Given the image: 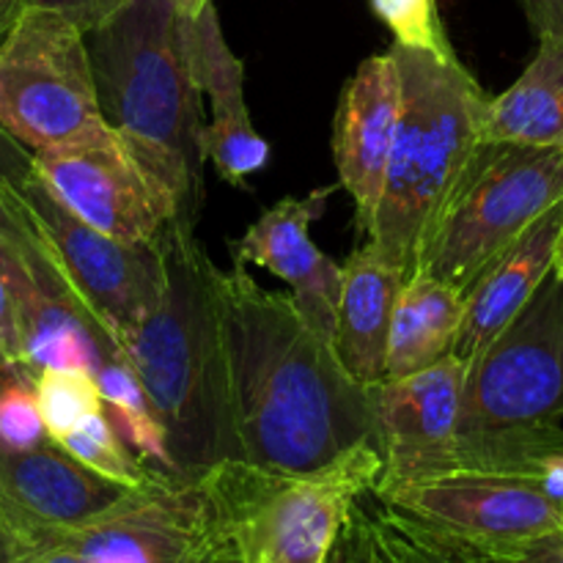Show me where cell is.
I'll return each mask as SVG.
<instances>
[{
    "label": "cell",
    "instance_id": "obj_1",
    "mask_svg": "<svg viewBox=\"0 0 563 563\" xmlns=\"http://www.w3.org/2000/svg\"><path fill=\"white\" fill-rule=\"evenodd\" d=\"M214 286L236 460L306 476L355 445H379L372 388L352 377L295 297L258 286L236 258L214 273Z\"/></svg>",
    "mask_w": 563,
    "mask_h": 563
},
{
    "label": "cell",
    "instance_id": "obj_2",
    "mask_svg": "<svg viewBox=\"0 0 563 563\" xmlns=\"http://www.w3.org/2000/svg\"><path fill=\"white\" fill-rule=\"evenodd\" d=\"M192 16L176 0H130L86 33L102 119L196 223L203 198V91Z\"/></svg>",
    "mask_w": 563,
    "mask_h": 563
},
{
    "label": "cell",
    "instance_id": "obj_3",
    "mask_svg": "<svg viewBox=\"0 0 563 563\" xmlns=\"http://www.w3.org/2000/svg\"><path fill=\"white\" fill-rule=\"evenodd\" d=\"M159 242L165 253L163 297L126 335L124 361L168 432L176 467L201 473L236 460L225 399L218 267L198 242L196 223L176 220Z\"/></svg>",
    "mask_w": 563,
    "mask_h": 563
},
{
    "label": "cell",
    "instance_id": "obj_4",
    "mask_svg": "<svg viewBox=\"0 0 563 563\" xmlns=\"http://www.w3.org/2000/svg\"><path fill=\"white\" fill-rule=\"evenodd\" d=\"M401 108L366 242L410 280L484 143L489 97L460 58L394 44Z\"/></svg>",
    "mask_w": 563,
    "mask_h": 563
},
{
    "label": "cell",
    "instance_id": "obj_5",
    "mask_svg": "<svg viewBox=\"0 0 563 563\" xmlns=\"http://www.w3.org/2000/svg\"><path fill=\"white\" fill-rule=\"evenodd\" d=\"M563 280L550 275L467 366L454 467L520 473L563 443Z\"/></svg>",
    "mask_w": 563,
    "mask_h": 563
},
{
    "label": "cell",
    "instance_id": "obj_6",
    "mask_svg": "<svg viewBox=\"0 0 563 563\" xmlns=\"http://www.w3.org/2000/svg\"><path fill=\"white\" fill-rule=\"evenodd\" d=\"M379 445L361 443L317 473H280L245 460L203 471L242 563H328L350 504L383 478Z\"/></svg>",
    "mask_w": 563,
    "mask_h": 563
},
{
    "label": "cell",
    "instance_id": "obj_7",
    "mask_svg": "<svg viewBox=\"0 0 563 563\" xmlns=\"http://www.w3.org/2000/svg\"><path fill=\"white\" fill-rule=\"evenodd\" d=\"M20 563L242 561L203 471H159L104 515L20 542Z\"/></svg>",
    "mask_w": 563,
    "mask_h": 563
},
{
    "label": "cell",
    "instance_id": "obj_8",
    "mask_svg": "<svg viewBox=\"0 0 563 563\" xmlns=\"http://www.w3.org/2000/svg\"><path fill=\"white\" fill-rule=\"evenodd\" d=\"M561 201V148L482 143L440 218L418 273L465 291L493 258Z\"/></svg>",
    "mask_w": 563,
    "mask_h": 563
},
{
    "label": "cell",
    "instance_id": "obj_9",
    "mask_svg": "<svg viewBox=\"0 0 563 563\" xmlns=\"http://www.w3.org/2000/svg\"><path fill=\"white\" fill-rule=\"evenodd\" d=\"M102 121L86 31L27 5L0 38V126L27 152L71 141Z\"/></svg>",
    "mask_w": 563,
    "mask_h": 563
},
{
    "label": "cell",
    "instance_id": "obj_10",
    "mask_svg": "<svg viewBox=\"0 0 563 563\" xmlns=\"http://www.w3.org/2000/svg\"><path fill=\"white\" fill-rule=\"evenodd\" d=\"M16 196L36 229L38 245L82 308L108 330L124 355V341L159 302L165 289L163 242L132 245L102 234L64 207L27 170L16 181ZM163 236V234H159Z\"/></svg>",
    "mask_w": 563,
    "mask_h": 563
},
{
    "label": "cell",
    "instance_id": "obj_11",
    "mask_svg": "<svg viewBox=\"0 0 563 563\" xmlns=\"http://www.w3.org/2000/svg\"><path fill=\"white\" fill-rule=\"evenodd\" d=\"M374 489L401 515L495 555H511L563 531V500L520 473L454 467L379 482Z\"/></svg>",
    "mask_w": 563,
    "mask_h": 563
},
{
    "label": "cell",
    "instance_id": "obj_12",
    "mask_svg": "<svg viewBox=\"0 0 563 563\" xmlns=\"http://www.w3.org/2000/svg\"><path fill=\"white\" fill-rule=\"evenodd\" d=\"M31 165L69 212L121 242H157L179 220L174 198L104 119L71 141L33 152Z\"/></svg>",
    "mask_w": 563,
    "mask_h": 563
},
{
    "label": "cell",
    "instance_id": "obj_13",
    "mask_svg": "<svg viewBox=\"0 0 563 563\" xmlns=\"http://www.w3.org/2000/svg\"><path fill=\"white\" fill-rule=\"evenodd\" d=\"M465 372V363L449 355L421 372L372 385L377 443L385 460L379 482L429 476L454 465Z\"/></svg>",
    "mask_w": 563,
    "mask_h": 563
},
{
    "label": "cell",
    "instance_id": "obj_14",
    "mask_svg": "<svg viewBox=\"0 0 563 563\" xmlns=\"http://www.w3.org/2000/svg\"><path fill=\"white\" fill-rule=\"evenodd\" d=\"M130 493L132 487L75 460L58 440L47 438L31 449L0 440V511L16 542L93 520Z\"/></svg>",
    "mask_w": 563,
    "mask_h": 563
},
{
    "label": "cell",
    "instance_id": "obj_15",
    "mask_svg": "<svg viewBox=\"0 0 563 563\" xmlns=\"http://www.w3.org/2000/svg\"><path fill=\"white\" fill-rule=\"evenodd\" d=\"M330 192L333 187L306 198H280L275 207L264 209L240 242H231V256L284 280L308 324L335 346L344 267L324 256L311 240V223L324 212Z\"/></svg>",
    "mask_w": 563,
    "mask_h": 563
},
{
    "label": "cell",
    "instance_id": "obj_16",
    "mask_svg": "<svg viewBox=\"0 0 563 563\" xmlns=\"http://www.w3.org/2000/svg\"><path fill=\"white\" fill-rule=\"evenodd\" d=\"M401 108V80L394 53L372 55L344 86L333 121V159L339 185L352 196L357 225L366 234L383 196Z\"/></svg>",
    "mask_w": 563,
    "mask_h": 563
},
{
    "label": "cell",
    "instance_id": "obj_17",
    "mask_svg": "<svg viewBox=\"0 0 563 563\" xmlns=\"http://www.w3.org/2000/svg\"><path fill=\"white\" fill-rule=\"evenodd\" d=\"M192 55L209 102L203 154L223 181L245 187L269 163V143L253 126L245 102V66L229 47L214 3L192 16Z\"/></svg>",
    "mask_w": 563,
    "mask_h": 563
},
{
    "label": "cell",
    "instance_id": "obj_18",
    "mask_svg": "<svg viewBox=\"0 0 563 563\" xmlns=\"http://www.w3.org/2000/svg\"><path fill=\"white\" fill-rule=\"evenodd\" d=\"M563 229V201L487 264L465 289L460 330L451 355L471 366L553 275L555 242Z\"/></svg>",
    "mask_w": 563,
    "mask_h": 563
},
{
    "label": "cell",
    "instance_id": "obj_19",
    "mask_svg": "<svg viewBox=\"0 0 563 563\" xmlns=\"http://www.w3.org/2000/svg\"><path fill=\"white\" fill-rule=\"evenodd\" d=\"M401 286L405 275L390 267L368 242H363L344 264L335 352L352 377L368 388L385 377L390 328Z\"/></svg>",
    "mask_w": 563,
    "mask_h": 563
},
{
    "label": "cell",
    "instance_id": "obj_20",
    "mask_svg": "<svg viewBox=\"0 0 563 563\" xmlns=\"http://www.w3.org/2000/svg\"><path fill=\"white\" fill-rule=\"evenodd\" d=\"M484 143L563 152V42L539 38L537 55L500 97H489Z\"/></svg>",
    "mask_w": 563,
    "mask_h": 563
},
{
    "label": "cell",
    "instance_id": "obj_21",
    "mask_svg": "<svg viewBox=\"0 0 563 563\" xmlns=\"http://www.w3.org/2000/svg\"><path fill=\"white\" fill-rule=\"evenodd\" d=\"M465 291L429 273L401 286L388 341L385 377H405L451 355L460 330Z\"/></svg>",
    "mask_w": 563,
    "mask_h": 563
},
{
    "label": "cell",
    "instance_id": "obj_22",
    "mask_svg": "<svg viewBox=\"0 0 563 563\" xmlns=\"http://www.w3.org/2000/svg\"><path fill=\"white\" fill-rule=\"evenodd\" d=\"M104 412L132 451L154 471L181 473L168 445V432L154 412L141 379L126 361H110L97 372Z\"/></svg>",
    "mask_w": 563,
    "mask_h": 563
},
{
    "label": "cell",
    "instance_id": "obj_23",
    "mask_svg": "<svg viewBox=\"0 0 563 563\" xmlns=\"http://www.w3.org/2000/svg\"><path fill=\"white\" fill-rule=\"evenodd\" d=\"M75 460L97 471L99 476L113 478V482L124 484V487H146L157 478L159 471L141 460L135 451L126 445L119 429L108 418V412H97V416L86 418L77 429H71L66 438L58 440Z\"/></svg>",
    "mask_w": 563,
    "mask_h": 563
},
{
    "label": "cell",
    "instance_id": "obj_24",
    "mask_svg": "<svg viewBox=\"0 0 563 563\" xmlns=\"http://www.w3.org/2000/svg\"><path fill=\"white\" fill-rule=\"evenodd\" d=\"M38 410L49 438L60 440L80 427L86 418L104 410L97 374L86 368H42L33 379Z\"/></svg>",
    "mask_w": 563,
    "mask_h": 563
},
{
    "label": "cell",
    "instance_id": "obj_25",
    "mask_svg": "<svg viewBox=\"0 0 563 563\" xmlns=\"http://www.w3.org/2000/svg\"><path fill=\"white\" fill-rule=\"evenodd\" d=\"M374 14L383 20V25L394 33L401 47L427 49V53L454 58L449 36L440 22L438 0H372Z\"/></svg>",
    "mask_w": 563,
    "mask_h": 563
},
{
    "label": "cell",
    "instance_id": "obj_26",
    "mask_svg": "<svg viewBox=\"0 0 563 563\" xmlns=\"http://www.w3.org/2000/svg\"><path fill=\"white\" fill-rule=\"evenodd\" d=\"M47 438L49 432L38 410L33 379H20L0 390V440L3 443L14 449H31Z\"/></svg>",
    "mask_w": 563,
    "mask_h": 563
},
{
    "label": "cell",
    "instance_id": "obj_27",
    "mask_svg": "<svg viewBox=\"0 0 563 563\" xmlns=\"http://www.w3.org/2000/svg\"><path fill=\"white\" fill-rule=\"evenodd\" d=\"M16 251H20V245L0 240V341L9 346L11 355L25 366V357H22L20 313H16V295H14ZM27 372H31V368H27Z\"/></svg>",
    "mask_w": 563,
    "mask_h": 563
},
{
    "label": "cell",
    "instance_id": "obj_28",
    "mask_svg": "<svg viewBox=\"0 0 563 563\" xmlns=\"http://www.w3.org/2000/svg\"><path fill=\"white\" fill-rule=\"evenodd\" d=\"M126 3L130 0H25V9L27 5H36V9L58 11L66 20L75 22L80 31L91 33L99 25H104L110 16L119 14Z\"/></svg>",
    "mask_w": 563,
    "mask_h": 563
},
{
    "label": "cell",
    "instance_id": "obj_29",
    "mask_svg": "<svg viewBox=\"0 0 563 563\" xmlns=\"http://www.w3.org/2000/svg\"><path fill=\"white\" fill-rule=\"evenodd\" d=\"M0 240L14 242L20 247L38 245L36 229L16 196V181H0Z\"/></svg>",
    "mask_w": 563,
    "mask_h": 563
},
{
    "label": "cell",
    "instance_id": "obj_30",
    "mask_svg": "<svg viewBox=\"0 0 563 563\" xmlns=\"http://www.w3.org/2000/svg\"><path fill=\"white\" fill-rule=\"evenodd\" d=\"M522 9L539 38L563 42V0H522Z\"/></svg>",
    "mask_w": 563,
    "mask_h": 563
},
{
    "label": "cell",
    "instance_id": "obj_31",
    "mask_svg": "<svg viewBox=\"0 0 563 563\" xmlns=\"http://www.w3.org/2000/svg\"><path fill=\"white\" fill-rule=\"evenodd\" d=\"M489 563H563V531L539 539L511 555H498Z\"/></svg>",
    "mask_w": 563,
    "mask_h": 563
},
{
    "label": "cell",
    "instance_id": "obj_32",
    "mask_svg": "<svg viewBox=\"0 0 563 563\" xmlns=\"http://www.w3.org/2000/svg\"><path fill=\"white\" fill-rule=\"evenodd\" d=\"M31 170V152L0 126V181H20Z\"/></svg>",
    "mask_w": 563,
    "mask_h": 563
},
{
    "label": "cell",
    "instance_id": "obj_33",
    "mask_svg": "<svg viewBox=\"0 0 563 563\" xmlns=\"http://www.w3.org/2000/svg\"><path fill=\"white\" fill-rule=\"evenodd\" d=\"M20 379H36L14 355L9 352V346L0 341V390H5L9 385L20 383Z\"/></svg>",
    "mask_w": 563,
    "mask_h": 563
},
{
    "label": "cell",
    "instance_id": "obj_34",
    "mask_svg": "<svg viewBox=\"0 0 563 563\" xmlns=\"http://www.w3.org/2000/svg\"><path fill=\"white\" fill-rule=\"evenodd\" d=\"M0 563H20V542L0 511Z\"/></svg>",
    "mask_w": 563,
    "mask_h": 563
},
{
    "label": "cell",
    "instance_id": "obj_35",
    "mask_svg": "<svg viewBox=\"0 0 563 563\" xmlns=\"http://www.w3.org/2000/svg\"><path fill=\"white\" fill-rule=\"evenodd\" d=\"M25 9V0H0V38L9 33V27L14 25L16 16Z\"/></svg>",
    "mask_w": 563,
    "mask_h": 563
},
{
    "label": "cell",
    "instance_id": "obj_36",
    "mask_svg": "<svg viewBox=\"0 0 563 563\" xmlns=\"http://www.w3.org/2000/svg\"><path fill=\"white\" fill-rule=\"evenodd\" d=\"M553 275H559L563 280V229L559 234V242H555V262H553Z\"/></svg>",
    "mask_w": 563,
    "mask_h": 563
},
{
    "label": "cell",
    "instance_id": "obj_37",
    "mask_svg": "<svg viewBox=\"0 0 563 563\" xmlns=\"http://www.w3.org/2000/svg\"><path fill=\"white\" fill-rule=\"evenodd\" d=\"M179 3L181 11H187V14H198V11L203 9V5H209L212 0H176Z\"/></svg>",
    "mask_w": 563,
    "mask_h": 563
},
{
    "label": "cell",
    "instance_id": "obj_38",
    "mask_svg": "<svg viewBox=\"0 0 563 563\" xmlns=\"http://www.w3.org/2000/svg\"><path fill=\"white\" fill-rule=\"evenodd\" d=\"M328 563H350L344 559V553H341L339 548H333V553H330V559H328Z\"/></svg>",
    "mask_w": 563,
    "mask_h": 563
}]
</instances>
